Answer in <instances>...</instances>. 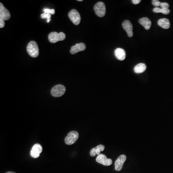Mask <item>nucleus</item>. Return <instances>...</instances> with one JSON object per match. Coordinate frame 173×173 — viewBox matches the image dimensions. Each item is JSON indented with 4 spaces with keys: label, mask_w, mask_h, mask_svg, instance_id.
I'll list each match as a JSON object with an SVG mask.
<instances>
[{
    "label": "nucleus",
    "mask_w": 173,
    "mask_h": 173,
    "mask_svg": "<svg viewBox=\"0 0 173 173\" xmlns=\"http://www.w3.org/2000/svg\"><path fill=\"white\" fill-rule=\"evenodd\" d=\"M86 48L85 44L83 43H78L71 47L70 52L72 54H75L79 51H83L85 50Z\"/></svg>",
    "instance_id": "f8f14e48"
},
{
    "label": "nucleus",
    "mask_w": 173,
    "mask_h": 173,
    "mask_svg": "<svg viewBox=\"0 0 173 173\" xmlns=\"http://www.w3.org/2000/svg\"><path fill=\"white\" fill-rule=\"evenodd\" d=\"M161 3L158 0H153L152 1V4L155 7H158L159 6H160Z\"/></svg>",
    "instance_id": "412c9836"
},
{
    "label": "nucleus",
    "mask_w": 173,
    "mask_h": 173,
    "mask_svg": "<svg viewBox=\"0 0 173 173\" xmlns=\"http://www.w3.org/2000/svg\"><path fill=\"white\" fill-rule=\"evenodd\" d=\"M122 27L127 32L128 37L131 38L133 35V26L129 20H125L122 24Z\"/></svg>",
    "instance_id": "9d476101"
},
{
    "label": "nucleus",
    "mask_w": 173,
    "mask_h": 173,
    "mask_svg": "<svg viewBox=\"0 0 173 173\" xmlns=\"http://www.w3.org/2000/svg\"><path fill=\"white\" fill-rule=\"evenodd\" d=\"M94 10L97 16L100 17H104L106 13L105 4L101 1H99L94 5Z\"/></svg>",
    "instance_id": "7ed1b4c3"
},
{
    "label": "nucleus",
    "mask_w": 173,
    "mask_h": 173,
    "mask_svg": "<svg viewBox=\"0 0 173 173\" xmlns=\"http://www.w3.org/2000/svg\"><path fill=\"white\" fill-rule=\"evenodd\" d=\"M15 173V172H11V171H10V172H7V173Z\"/></svg>",
    "instance_id": "393cba45"
},
{
    "label": "nucleus",
    "mask_w": 173,
    "mask_h": 173,
    "mask_svg": "<svg viewBox=\"0 0 173 173\" xmlns=\"http://www.w3.org/2000/svg\"><path fill=\"white\" fill-rule=\"evenodd\" d=\"M139 22L146 30H149L151 28V22L147 17H143L142 19H139Z\"/></svg>",
    "instance_id": "2eb2a0df"
},
{
    "label": "nucleus",
    "mask_w": 173,
    "mask_h": 173,
    "mask_svg": "<svg viewBox=\"0 0 173 173\" xmlns=\"http://www.w3.org/2000/svg\"><path fill=\"white\" fill-rule=\"evenodd\" d=\"M68 16L70 19L75 25H78L80 23L81 20V16L78 11L75 9L71 10L69 13Z\"/></svg>",
    "instance_id": "423d86ee"
},
{
    "label": "nucleus",
    "mask_w": 173,
    "mask_h": 173,
    "mask_svg": "<svg viewBox=\"0 0 173 173\" xmlns=\"http://www.w3.org/2000/svg\"><path fill=\"white\" fill-rule=\"evenodd\" d=\"M158 24L159 26L164 29H168L170 27L169 21L167 19H162L159 20L158 21Z\"/></svg>",
    "instance_id": "dca6fc26"
},
{
    "label": "nucleus",
    "mask_w": 173,
    "mask_h": 173,
    "mask_svg": "<svg viewBox=\"0 0 173 173\" xmlns=\"http://www.w3.org/2000/svg\"><path fill=\"white\" fill-rule=\"evenodd\" d=\"M115 54L116 58L120 61H123L126 57V51L120 48H118L115 50Z\"/></svg>",
    "instance_id": "ddd939ff"
},
{
    "label": "nucleus",
    "mask_w": 173,
    "mask_h": 173,
    "mask_svg": "<svg viewBox=\"0 0 173 173\" xmlns=\"http://www.w3.org/2000/svg\"><path fill=\"white\" fill-rule=\"evenodd\" d=\"M160 7H161V8L168 9L169 7V4L166 3H161Z\"/></svg>",
    "instance_id": "4be33fe9"
},
{
    "label": "nucleus",
    "mask_w": 173,
    "mask_h": 173,
    "mask_svg": "<svg viewBox=\"0 0 173 173\" xmlns=\"http://www.w3.org/2000/svg\"><path fill=\"white\" fill-rule=\"evenodd\" d=\"M146 69V66L143 63H139L134 68V72L136 74L142 73Z\"/></svg>",
    "instance_id": "f3484780"
},
{
    "label": "nucleus",
    "mask_w": 173,
    "mask_h": 173,
    "mask_svg": "<svg viewBox=\"0 0 173 173\" xmlns=\"http://www.w3.org/2000/svg\"><path fill=\"white\" fill-rule=\"evenodd\" d=\"M65 39H66V35L63 32L57 33L56 32H53L50 33L48 36L49 41L53 43H54L59 41H63Z\"/></svg>",
    "instance_id": "f03ea898"
},
{
    "label": "nucleus",
    "mask_w": 173,
    "mask_h": 173,
    "mask_svg": "<svg viewBox=\"0 0 173 173\" xmlns=\"http://www.w3.org/2000/svg\"><path fill=\"white\" fill-rule=\"evenodd\" d=\"M5 26V22L4 20L1 18H0V28H3Z\"/></svg>",
    "instance_id": "5701e85b"
},
{
    "label": "nucleus",
    "mask_w": 173,
    "mask_h": 173,
    "mask_svg": "<svg viewBox=\"0 0 173 173\" xmlns=\"http://www.w3.org/2000/svg\"><path fill=\"white\" fill-rule=\"evenodd\" d=\"M41 17H42V19H47V20L50 19L51 17V14L44 13L42 14Z\"/></svg>",
    "instance_id": "6ab92c4d"
},
{
    "label": "nucleus",
    "mask_w": 173,
    "mask_h": 173,
    "mask_svg": "<svg viewBox=\"0 0 173 173\" xmlns=\"http://www.w3.org/2000/svg\"><path fill=\"white\" fill-rule=\"evenodd\" d=\"M79 137V134L76 131H73L68 133L65 139L66 144L71 145L76 142Z\"/></svg>",
    "instance_id": "20e7f679"
},
{
    "label": "nucleus",
    "mask_w": 173,
    "mask_h": 173,
    "mask_svg": "<svg viewBox=\"0 0 173 173\" xmlns=\"http://www.w3.org/2000/svg\"><path fill=\"white\" fill-rule=\"evenodd\" d=\"M11 17L10 12L7 9L4 7L2 3L0 4V18L4 20H8Z\"/></svg>",
    "instance_id": "9b49d317"
},
{
    "label": "nucleus",
    "mask_w": 173,
    "mask_h": 173,
    "mask_svg": "<svg viewBox=\"0 0 173 173\" xmlns=\"http://www.w3.org/2000/svg\"><path fill=\"white\" fill-rule=\"evenodd\" d=\"M66 88L62 85H57L53 87L51 90V94L55 97H59L65 94Z\"/></svg>",
    "instance_id": "39448f33"
},
{
    "label": "nucleus",
    "mask_w": 173,
    "mask_h": 173,
    "mask_svg": "<svg viewBox=\"0 0 173 173\" xmlns=\"http://www.w3.org/2000/svg\"><path fill=\"white\" fill-rule=\"evenodd\" d=\"M132 1V3L134 4H138L140 3L141 1L140 0H133Z\"/></svg>",
    "instance_id": "b1692460"
},
{
    "label": "nucleus",
    "mask_w": 173,
    "mask_h": 173,
    "mask_svg": "<svg viewBox=\"0 0 173 173\" xmlns=\"http://www.w3.org/2000/svg\"><path fill=\"white\" fill-rule=\"evenodd\" d=\"M78 1H82V0H78Z\"/></svg>",
    "instance_id": "bb28decb"
},
{
    "label": "nucleus",
    "mask_w": 173,
    "mask_h": 173,
    "mask_svg": "<svg viewBox=\"0 0 173 173\" xmlns=\"http://www.w3.org/2000/svg\"><path fill=\"white\" fill-rule=\"evenodd\" d=\"M153 12L155 13H161L165 14V15H168L170 13V10L169 9H163L159 7H155L153 9Z\"/></svg>",
    "instance_id": "a211bd4d"
},
{
    "label": "nucleus",
    "mask_w": 173,
    "mask_h": 173,
    "mask_svg": "<svg viewBox=\"0 0 173 173\" xmlns=\"http://www.w3.org/2000/svg\"><path fill=\"white\" fill-rule=\"evenodd\" d=\"M44 13H50L51 15H54L55 13V10L54 9H44Z\"/></svg>",
    "instance_id": "aec40b11"
},
{
    "label": "nucleus",
    "mask_w": 173,
    "mask_h": 173,
    "mask_svg": "<svg viewBox=\"0 0 173 173\" xmlns=\"http://www.w3.org/2000/svg\"><path fill=\"white\" fill-rule=\"evenodd\" d=\"M96 160L97 162L104 166H109L113 163L112 160L111 159L108 158L104 154L98 155Z\"/></svg>",
    "instance_id": "0eeeda50"
},
{
    "label": "nucleus",
    "mask_w": 173,
    "mask_h": 173,
    "mask_svg": "<svg viewBox=\"0 0 173 173\" xmlns=\"http://www.w3.org/2000/svg\"><path fill=\"white\" fill-rule=\"evenodd\" d=\"M27 52L32 57H37L39 54V49L36 42L31 41L28 43L27 47Z\"/></svg>",
    "instance_id": "f257e3e1"
},
{
    "label": "nucleus",
    "mask_w": 173,
    "mask_h": 173,
    "mask_svg": "<svg viewBox=\"0 0 173 173\" xmlns=\"http://www.w3.org/2000/svg\"><path fill=\"white\" fill-rule=\"evenodd\" d=\"M127 159V156L125 155H121L117 159L115 163V170L117 171L122 170L125 162Z\"/></svg>",
    "instance_id": "1a4fd4ad"
},
{
    "label": "nucleus",
    "mask_w": 173,
    "mask_h": 173,
    "mask_svg": "<svg viewBox=\"0 0 173 173\" xmlns=\"http://www.w3.org/2000/svg\"><path fill=\"white\" fill-rule=\"evenodd\" d=\"M105 149V146L103 145H99L96 147L93 148L90 151V156L94 157L96 155L100 154L101 152L104 151Z\"/></svg>",
    "instance_id": "4468645a"
},
{
    "label": "nucleus",
    "mask_w": 173,
    "mask_h": 173,
    "mask_svg": "<svg viewBox=\"0 0 173 173\" xmlns=\"http://www.w3.org/2000/svg\"><path fill=\"white\" fill-rule=\"evenodd\" d=\"M43 151V148L40 144H35L32 147L31 151V156L34 158H37Z\"/></svg>",
    "instance_id": "6e6552de"
},
{
    "label": "nucleus",
    "mask_w": 173,
    "mask_h": 173,
    "mask_svg": "<svg viewBox=\"0 0 173 173\" xmlns=\"http://www.w3.org/2000/svg\"><path fill=\"white\" fill-rule=\"evenodd\" d=\"M50 19L47 20L48 23H49V22H50Z\"/></svg>",
    "instance_id": "a878e982"
}]
</instances>
